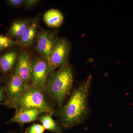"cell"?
<instances>
[{
  "mask_svg": "<svg viewBox=\"0 0 133 133\" xmlns=\"http://www.w3.org/2000/svg\"><path fill=\"white\" fill-rule=\"evenodd\" d=\"M92 82V76L90 74L74 88L66 102L55 111L54 114L63 131L80 125L89 117L88 98Z\"/></svg>",
  "mask_w": 133,
  "mask_h": 133,
  "instance_id": "obj_1",
  "label": "cell"
},
{
  "mask_svg": "<svg viewBox=\"0 0 133 133\" xmlns=\"http://www.w3.org/2000/svg\"><path fill=\"white\" fill-rule=\"evenodd\" d=\"M73 70L69 63L51 73L45 87V91L58 108L63 104L73 86Z\"/></svg>",
  "mask_w": 133,
  "mask_h": 133,
  "instance_id": "obj_2",
  "label": "cell"
},
{
  "mask_svg": "<svg viewBox=\"0 0 133 133\" xmlns=\"http://www.w3.org/2000/svg\"><path fill=\"white\" fill-rule=\"evenodd\" d=\"M55 104L45 91V88L29 85L17 99L6 107L13 108L15 111L35 108L44 113L53 115L56 111Z\"/></svg>",
  "mask_w": 133,
  "mask_h": 133,
  "instance_id": "obj_3",
  "label": "cell"
},
{
  "mask_svg": "<svg viewBox=\"0 0 133 133\" xmlns=\"http://www.w3.org/2000/svg\"><path fill=\"white\" fill-rule=\"evenodd\" d=\"M70 50V43L67 39L57 38L48 60L50 74L56 69L69 63Z\"/></svg>",
  "mask_w": 133,
  "mask_h": 133,
  "instance_id": "obj_4",
  "label": "cell"
},
{
  "mask_svg": "<svg viewBox=\"0 0 133 133\" xmlns=\"http://www.w3.org/2000/svg\"><path fill=\"white\" fill-rule=\"evenodd\" d=\"M50 73L49 62L40 55L32 58L29 85L45 88Z\"/></svg>",
  "mask_w": 133,
  "mask_h": 133,
  "instance_id": "obj_5",
  "label": "cell"
},
{
  "mask_svg": "<svg viewBox=\"0 0 133 133\" xmlns=\"http://www.w3.org/2000/svg\"><path fill=\"white\" fill-rule=\"evenodd\" d=\"M4 84L6 97L1 105L5 107L17 99L29 85L15 72L6 79Z\"/></svg>",
  "mask_w": 133,
  "mask_h": 133,
  "instance_id": "obj_6",
  "label": "cell"
},
{
  "mask_svg": "<svg viewBox=\"0 0 133 133\" xmlns=\"http://www.w3.org/2000/svg\"><path fill=\"white\" fill-rule=\"evenodd\" d=\"M20 52L15 47L0 55V72L5 81L14 72Z\"/></svg>",
  "mask_w": 133,
  "mask_h": 133,
  "instance_id": "obj_7",
  "label": "cell"
},
{
  "mask_svg": "<svg viewBox=\"0 0 133 133\" xmlns=\"http://www.w3.org/2000/svg\"><path fill=\"white\" fill-rule=\"evenodd\" d=\"M57 38L52 31L42 30L38 33L35 50L38 55L49 60Z\"/></svg>",
  "mask_w": 133,
  "mask_h": 133,
  "instance_id": "obj_8",
  "label": "cell"
},
{
  "mask_svg": "<svg viewBox=\"0 0 133 133\" xmlns=\"http://www.w3.org/2000/svg\"><path fill=\"white\" fill-rule=\"evenodd\" d=\"M32 69V58L26 50L21 51L15 71L27 84L29 85Z\"/></svg>",
  "mask_w": 133,
  "mask_h": 133,
  "instance_id": "obj_9",
  "label": "cell"
},
{
  "mask_svg": "<svg viewBox=\"0 0 133 133\" xmlns=\"http://www.w3.org/2000/svg\"><path fill=\"white\" fill-rule=\"evenodd\" d=\"M43 113H44L42 111L35 108L15 111L14 115L10 119L6 124L16 123L20 127H22L25 124L38 120L40 115Z\"/></svg>",
  "mask_w": 133,
  "mask_h": 133,
  "instance_id": "obj_10",
  "label": "cell"
},
{
  "mask_svg": "<svg viewBox=\"0 0 133 133\" xmlns=\"http://www.w3.org/2000/svg\"><path fill=\"white\" fill-rule=\"evenodd\" d=\"M32 19L23 18L14 20L10 23L5 36L12 40L18 41L31 23Z\"/></svg>",
  "mask_w": 133,
  "mask_h": 133,
  "instance_id": "obj_11",
  "label": "cell"
},
{
  "mask_svg": "<svg viewBox=\"0 0 133 133\" xmlns=\"http://www.w3.org/2000/svg\"><path fill=\"white\" fill-rule=\"evenodd\" d=\"M38 25V18L32 19L22 37L18 40L22 43L23 47H29L33 44L37 35Z\"/></svg>",
  "mask_w": 133,
  "mask_h": 133,
  "instance_id": "obj_12",
  "label": "cell"
},
{
  "mask_svg": "<svg viewBox=\"0 0 133 133\" xmlns=\"http://www.w3.org/2000/svg\"><path fill=\"white\" fill-rule=\"evenodd\" d=\"M43 19L48 27L56 28L62 25L64 18L63 14L59 10L52 9L45 13Z\"/></svg>",
  "mask_w": 133,
  "mask_h": 133,
  "instance_id": "obj_13",
  "label": "cell"
},
{
  "mask_svg": "<svg viewBox=\"0 0 133 133\" xmlns=\"http://www.w3.org/2000/svg\"><path fill=\"white\" fill-rule=\"evenodd\" d=\"M39 117L38 120L45 130L52 133H62L63 130L58 123L52 118V115L48 114Z\"/></svg>",
  "mask_w": 133,
  "mask_h": 133,
  "instance_id": "obj_14",
  "label": "cell"
},
{
  "mask_svg": "<svg viewBox=\"0 0 133 133\" xmlns=\"http://www.w3.org/2000/svg\"><path fill=\"white\" fill-rule=\"evenodd\" d=\"M23 46L19 41L12 40L6 36L0 35V55L11 48Z\"/></svg>",
  "mask_w": 133,
  "mask_h": 133,
  "instance_id": "obj_15",
  "label": "cell"
},
{
  "mask_svg": "<svg viewBox=\"0 0 133 133\" xmlns=\"http://www.w3.org/2000/svg\"><path fill=\"white\" fill-rule=\"evenodd\" d=\"M45 130L41 124L34 123L26 129L25 133H43Z\"/></svg>",
  "mask_w": 133,
  "mask_h": 133,
  "instance_id": "obj_16",
  "label": "cell"
},
{
  "mask_svg": "<svg viewBox=\"0 0 133 133\" xmlns=\"http://www.w3.org/2000/svg\"><path fill=\"white\" fill-rule=\"evenodd\" d=\"M24 0H6L5 2L8 6L15 8H18L23 5Z\"/></svg>",
  "mask_w": 133,
  "mask_h": 133,
  "instance_id": "obj_17",
  "label": "cell"
},
{
  "mask_svg": "<svg viewBox=\"0 0 133 133\" xmlns=\"http://www.w3.org/2000/svg\"><path fill=\"white\" fill-rule=\"evenodd\" d=\"M39 2L38 0H24L23 5L25 8H31L37 5Z\"/></svg>",
  "mask_w": 133,
  "mask_h": 133,
  "instance_id": "obj_18",
  "label": "cell"
},
{
  "mask_svg": "<svg viewBox=\"0 0 133 133\" xmlns=\"http://www.w3.org/2000/svg\"><path fill=\"white\" fill-rule=\"evenodd\" d=\"M6 97L5 85L3 84H0V105L2 104L5 101Z\"/></svg>",
  "mask_w": 133,
  "mask_h": 133,
  "instance_id": "obj_19",
  "label": "cell"
},
{
  "mask_svg": "<svg viewBox=\"0 0 133 133\" xmlns=\"http://www.w3.org/2000/svg\"><path fill=\"white\" fill-rule=\"evenodd\" d=\"M3 133H19L17 131H15L14 130H10L9 131H6V132H4Z\"/></svg>",
  "mask_w": 133,
  "mask_h": 133,
  "instance_id": "obj_20",
  "label": "cell"
},
{
  "mask_svg": "<svg viewBox=\"0 0 133 133\" xmlns=\"http://www.w3.org/2000/svg\"><path fill=\"white\" fill-rule=\"evenodd\" d=\"M5 83V80L3 77L2 75L0 74V84H3V83Z\"/></svg>",
  "mask_w": 133,
  "mask_h": 133,
  "instance_id": "obj_21",
  "label": "cell"
}]
</instances>
